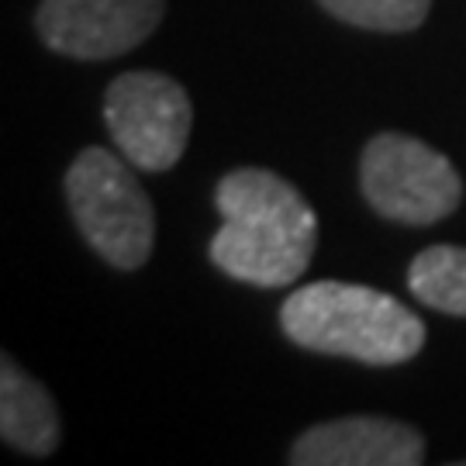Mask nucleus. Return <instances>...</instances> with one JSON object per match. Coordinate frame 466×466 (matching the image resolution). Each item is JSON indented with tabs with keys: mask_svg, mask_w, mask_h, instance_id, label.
I'll use <instances>...</instances> for the list:
<instances>
[{
	"mask_svg": "<svg viewBox=\"0 0 466 466\" xmlns=\"http://www.w3.org/2000/svg\"><path fill=\"white\" fill-rule=\"evenodd\" d=\"M221 228L211 263L232 280L277 290L304 277L318 246V215L290 180L273 169L242 167L215 187Z\"/></svg>",
	"mask_w": 466,
	"mask_h": 466,
	"instance_id": "nucleus-1",
	"label": "nucleus"
},
{
	"mask_svg": "<svg viewBox=\"0 0 466 466\" xmlns=\"http://www.w3.org/2000/svg\"><path fill=\"white\" fill-rule=\"evenodd\" d=\"M283 335L300 350L367 367H400L425 346L421 318L377 287L315 280L290 290L280 308Z\"/></svg>",
	"mask_w": 466,
	"mask_h": 466,
	"instance_id": "nucleus-2",
	"label": "nucleus"
},
{
	"mask_svg": "<svg viewBox=\"0 0 466 466\" xmlns=\"http://www.w3.org/2000/svg\"><path fill=\"white\" fill-rule=\"evenodd\" d=\"M69 215L86 246L115 269H138L156 246V208L132 163L90 146L66 169Z\"/></svg>",
	"mask_w": 466,
	"mask_h": 466,
	"instance_id": "nucleus-3",
	"label": "nucleus"
},
{
	"mask_svg": "<svg viewBox=\"0 0 466 466\" xmlns=\"http://www.w3.org/2000/svg\"><path fill=\"white\" fill-rule=\"evenodd\" d=\"M367 204L387 221L435 225L463 200V180L450 159L415 135H373L360 159Z\"/></svg>",
	"mask_w": 466,
	"mask_h": 466,
	"instance_id": "nucleus-4",
	"label": "nucleus"
},
{
	"mask_svg": "<svg viewBox=\"0 0 466 466\" xmlns=\"http://www.w3.org/2000/svg\"><path fill=\"white\" fill-rule=\"evenodd\" d=\"M104 125L117 152L135 169L167 173L187 152L194 107L173 76L156 69H132L107 86Z\"/></svg>",
	"mask_w": 466,
	"mask_h": 466,
	"instance_id": "nucleus-5",
	"label": "nucleus"
},
{
	"mask_svg": "<svg viewBox=\"0 0 466 466\" xmlns=\"http://www.w3.org/2000/svg\"><path fill=\"white\" fill-rule=\"evenodd\" d=\"M167 15V0H42L35 32L59 56L100 63L138 49Z\"/></svg>",
	"mask_w": 466,
	"mask_h": 466,
	"instance_id": "nucleus-6",
	"label": "nucleus"
},
{
	"mask_svg": "<svg viewBox=\"0 0 466 466\" xmlns=\"http://www.w3.org/2000/svg\"><path fill=\"white\" fill-rule=\"evenodd\" d=\"M287 460L294 466H418L425 439L408 421L350 415L311 425Z\"/></svg>",
	"mask_w": 466,
	"mask_h": 466,
	"instance_id": "nucleus-7",
	"label": "nucleus"
},
{
	"mask_svg": "<svg viewBox=\"0 0 466 466\" xmlns=\"http://www.w3.org/2000/svg\"><path fill=\"white\" fill-rule=\"evenodd\" d=\"M0 435L11 450L38 460L52 456L63 435L52 394L11 356L0 360Z\"/></svg>",
	"mask_w": 466,
	"mask_h": 466,
	"instance_id": "nucleus-8",
	"label": "nucleus"
},
{
	"mask_svg": "<svg viewBox=\"0 0 466 466\" xmlns=\"http://www.w3.org/2000/svg\"><path fill=\"white\" fill-rule=\"evenodd\" d=\"M408 290L425 308L452 318H466V249L429 246L408 267Z\"/></svg>",
	"mask_w": 466,
	"mask_h": 466,
	"instance_id": "nucleus-9",
	"label": "nucleus"
},
{
	"mask_svg": "<svg viewBox=\"0 0 466 466\" xmlns=\"http://www.w3.org/2000/svg\"><path fill=\"white\" fill-rule=\"evenodd\" d=\"M318 4L352 28L387 35L415 32L432 7V0H318Z\"/></svg>",
	"mask_w": 466,
	"mask_h": 466,
	"instance_id": "nucleus-10",
	"label": "nucleus"
}]
</instances>
